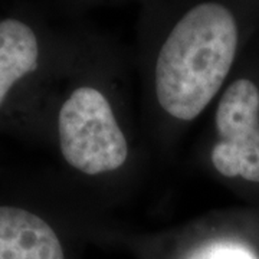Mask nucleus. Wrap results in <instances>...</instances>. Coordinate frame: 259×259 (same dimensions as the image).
<instances>
[{
  "label": "nucleus",
  "instance_id": "nucleus-1",
  "mask_svg": "<svg viewBox=\"0 0 259 259\" xmlns=\"http://www.w3.org/2000/svg\"><path fill=\"white\" fill-rule=\"evenodd\" d=\"M105 71L56 76L44 118V140L55 154L62 192L93 212L128 200L151 153L139 102Z\"/></svg>",
  "mask_w": 259,
  "mask_h": 259
},
{
  "label": "nucleus",
  "instance_id": "nucleus-2",
  "mask_svg": "<svg viewBox=\"0 0 259 259\" xmlns=\"http://www.w3.org/2000/svg\"><path fill=\"white\" fill-rule=\"evenodd\" d=\"M192 163L232 189L259 187V82L233 75L204 114Z\"/></svg>",
  "mask_w": 259,
  "mask_h": 259
},
{
  "label": "nucleus",
  "instance_id": "nucleus-3",
  "mask_svg": "<svg viewBox=\"0 0 259 259\" xmlns=\"http://www.w3.org/2000/svg\"><path fill=\"white\" fill-rule=\"evenodd\" d=\"M58 74L44 64L36 30L16 18L0 20V133L42 143L44 118Z\"/></svg>",
  "mask_w": 259,
  "mask_h": 259
},
{
  "label": "nucleus",
  "instance_id": "nucleus-4",
  "mask_svg": "<svg viewBox=\"0 0 259 259\" xmlns=\"http://www.w3.org/2000/svg\"><path fill=\"white\" fill-rule=\"evenodd\" d=\"M74 206L64 192L0 193V259H71L64 226Z\"/></svg>",
  "mask_w": 259,
  "mask_h": 259
},
{
  "label": "nucleus",
  "instance_id": "nucleus-5",
  "mask_svg": "<svg viewBox=\"0 0 259 259\" xmlns=\"http://www.w3.org/2000/svg\"><path fill=\"white\" fill-rule=\"evenodd\" d=\"M236 210H209L173 231L146 239L161 259H259Z\"/></svg>",
  "mask_w": 259,
  "mask_h": 259
}]
</instances>
